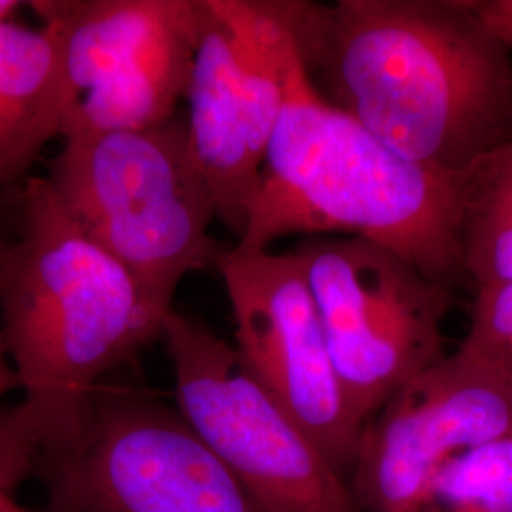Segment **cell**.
<instances>
[{"instance_id": "6da1fadb", "label": "cell", "mask_w": 512, "mask_h": 512, "mask_svg": "<svg viewBox=\"0 0 512 512\" xmlns=\"http://www.w3.org/2000/svg\"><path fill=\"white\" fill-rule=\"evenodd\" d=\"M313 86L414 164L467 177L512 139V55L473 0H275Z\"/></svg>"}, {"instance_id": "7a4b0ae2", "label": "cell", "mask_w": 512, "mask_h": 512, "mask_svg": "<svg viewBox=\"0 0 512 512\" xmlns=\"http://www.w3.org/2000/svg\"><path fill=\"white\" fill-rule=\"evenodd\" d=\"M467 177L399 156L334 107L298 52L239 251H268L289 236H348L382 245L456 289L465 275Z\"/></svg>"}, {"instance_id": "3957f363", "label": "cell", "mask_w": 512, "mask_h": 512, "mask_svg": "<svg viewBox=\"0 0 512 512\" xmlns=\"http://www.w3.org/2000/svg\"><path fill=\"white\" fill-rule=\"evenodd\" d=\"M14 236L0 238V332L44 440L80 420L93 391L162 338L169 311L82 232L46 177L16 196Z\"/></svg>"}, {"instance_id": "277c9868", "label": "cell", "mask_w": 512, "mask_h": 512, "mask_svg": "<svg viewBox=\"0 0 512 512\" xmlns=\"http://www.w3.org/2000/svg\"><path fill=\"white\" fill-rule=\"evenodd\" d=\"M46 179L76 226L160 310H173L184 277L224 251L209 236L217 209L181 114L158 128L63 139Z\"/></svg>"}, {"instance_id": "5b68a950", "label": "cell", "mask_w": 512, "mask_h": 512, "mask_svg": "<svg viewBox=\"0 0 512 512\" xmlns=\"http://www.w3.org/2000/svg\"><path fill=\"white\" fill-rule=\"evenodd\" d=\"M35 478L46 512H264L177 406L116 374L42 442Z\"/></svg>"}, {"instance_id": "8992f818", "label": "cell", "mask_w": 512, "mask_h": 512, "mask_svg": "<svg viewBox=\"0 0 512 512\" xmlns=\"http://www.w3.org/2000/svg\"><path fill=\"white\" fill-rule=\"evenodd\" d=\"M293 251L349 410L365 429L397 391L446 355L442 321L454 289L366 239L313 236Z\"/></svg>"}, {"instance_id": "52a82bcc", "label": "cell", "mask_w": 512, "mask_h": 512, "mask_svg": "<svg viewBox=\"0 0 512 512\" xmlns=\"http://www.w3.org/2000/svg\"><path fill=\"white\" fill-rule=\"evenodd\" d=\"M59 48L61 139L164 126L186 99L203 0H40Z\"/></svg>"}, {"instance_id": "ba28073f", "label": "cell", "mask_w": 512, "mask_h": 512, "mask_svg": "<svg viewBox=\"0 0 512 512\" xmlns=\"http://www.w3.org/2000/svg\"><path fill=\"white\" fill-rule=\"evenodd\" d=\"M186 423L264 512H363L317 444L203 321L169 311L162 332Z\"/></svg>"}, {"instance_id": "9c48e42d", "label": "cell", "mask_w": 512, "mask_h": 512, "mask_svg": "<svg viewBox=\"0 0 512 512\" xmlns=\"http://www.w3.org/2000/svg\"><path fill=\"white\" fill-rule=\"evenodd\" d=\"M294 55L275 0H203L186 122L217 219L238 239L285 107Z\"/></svg>"}, {"instance_id": "30bf717a", "label": "cell", "mask_w": 512, "mask_h": 512, "mask_svg": "<svg viewBox=\"0 0 512 512\" xmlns=\"http://www.w3.org/2000/svg\"><path fill=\"white\" fill-rule=\"evenodd\" d=\"M219 270L249 372L349 484L363 425L353 418L302 262L294 251L224 249Z\"/></svg>"}, {"instance_id": "8fae6325", "label": "cell", "mask_w": 512, "mask_h": 512, "mask_svg": "<svg viewBox=\"0 0 512 512\" xmlns=\"http://www.w3.org/2000/svg\"><path fill=\"white\" fill-rule=\"evenodd\" d=\"M512 437V385L458 349L366 421L349 490L363 512H403L442 465Z\"/></svg>"}, {"instance_id": "7c38bea8", "label": "cell", "mask_w": 512, "mask_h": 512, "mask_svg": "<svg viewBox=\"0 0 512 512\" xmlns=\"http://www.w3.org/2000/svg\"><path fill=\"white\" fill-rule=\"evenodd\" d=\"M63 74L46 29L0 23V192L23 181L48 141L59 137Z\"/></svg>"}, {"instance_id": "4fadbf2b", "label": "cell", "mask_w": 512, "mask_h": 512, "mask_svg": "<svg viewBox=\"0 0 512 512\" xmlns=\"http://www.w3.org/2000/svg\"><path fill=\"white\" fill-rule=\"evenodd\" d=\"M463 258L476 287L512 283V139L469 175Z\"/></svg>"}, {"instance_id": "5bb4252c", "label": "cell", "mask_w": 512, "mask_h": 512, "mask_svg": "<svg viewBox=\"0 0 512 512\" xmlns=\"http://www.w3.org/2000/svg\"><path fill=\"white\" fill-rule=\"evenodd\" d=\"M403 512H512V437L442 465Z\"/></svg>"}, {"instance_id": "9a60e30c", "label": "cell", "mask_w": 512, "mask_h": 512, "mask_svg": "<svg viewBox=\"0 0 512 512\" xmlns=\"http://www.w3.org/2000/svg\"><path fill=\"white\" fill-rule=\"evenodd\" d=\"M512 385V283L476 289L469 330L459 346Z\"/></svg>"}, {"instance_id": "2e32d148", "label": "cell", "mask_w": 512, "mask_h": 512, "mask_svg": "<svg viewBox=\"0 0 512 512\" xmlns=\"http://www.w3.org/2000/svg\"><path fill=\"white\" fill-rule=\"evenodd\" d=\"M44 435V421L31 404L0 406V499L35 476Z\"/></svg>"}, {"instance_id": "e0dca14e", "label": "cell", "mask_w": 512, "mask_h": 512, "mask_svg": "<svg viewBox=\"0 0 512 512\" xmlns=\"http://www.w3.org/2000/svg\"><path fill=\"white\" fill-rule=\"evenodd\" d=\"M478 16L512 55V0H473Z\"/></svg>"}, {"instance_id": "ac0fdd59", "label": "cell", "mask_w": 512, "mask_h": 512, "mask_svg": "<svg viewBox=\"0 0 512 512\" xmlns=\"http://www.w3.org/2000/svg\"><path fill=\"white\" fill-rule=\"evenodd\" d=\"M18 387V376H16L14 366L10 363V357L6 353V346H4V340H2V332H0V406H2V399L12 389H18Z\"/></svg>"}, {"instance_id": "d6986e66", "label": "cell", "mask_w": 512, "mask_h": 512, "mask_svg": "<svg viewBox=\"0 0 512 512\" xmlns=\"http://www.w3.org/2000/svg\"><path fill=\"white\" fill-rule=\"evenodd\" d=\"M21 6H25V4L18 2V0H0V23L12 21Z\"/></svg>"}, {"instance_id": "ffe728a7", "label": "cell", "mask_w": 512, "mask_h": 512, "mask_svg": "<svg viewBox=\"0 0 512 512\" xmlns=\"http://www.w3.org/2000/svg\"><path fill=\"white\" fill-rule=\"evenodd\" d=\"M0 512H35L27 507H23L18 503V499L14 495H6L0 499Z\"/></svg>"}, {"instance_id": "44dd1931", "label": "cell", "mask_w": 512, "mask_h": 512, "mask_svg": "<svg viewBox=\"0 0 512 512\" xmlns=\"http://www.w3.org/2000/svg\"><path fill=\"white\" fill-rule=\"evenodd\" d=\"M4 194L6 192H0V222H2V211H4Z\"/></svg>"}]
</instances>
